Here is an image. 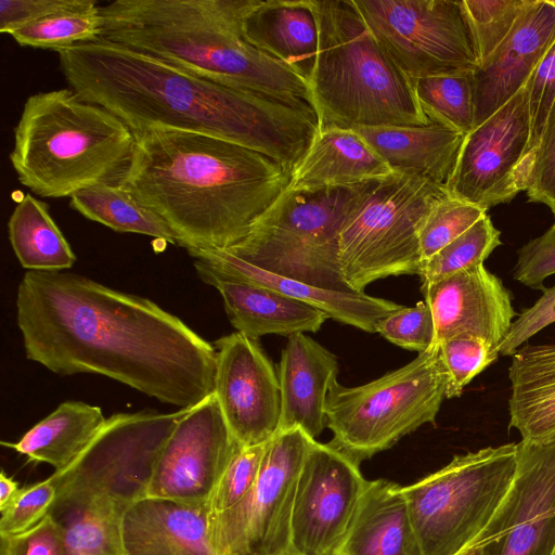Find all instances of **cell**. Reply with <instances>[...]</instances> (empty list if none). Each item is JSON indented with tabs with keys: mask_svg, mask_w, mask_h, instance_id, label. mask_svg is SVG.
I'll return each mask as SVG.
<instances>
[{
	"mask_svg": "<svg viewBox=\"0 0 555 555\" xmlns=\"http://www.w3.org/2000/svg\"><path fill=\"white\" fill-rule=\"evenodd\" d=\"M28 360L94 373L188 410L215 391L217 350L154 301L80 274L28 271L16 296Z\"/></svg>",
	"mask_w": 555,
	"mask_h": 555,
	"instance_id": "6da1fadb",
	"label": "cell"
},
{
	"mask_svg": "<svg viewBox=\"0 0 555 555\" xmlns=\"http://www.w3.org/2000/svg\"><path fill=\"white\" fill-rule=\"evenodd\" d=\"M69 88L133 133L166 128L258 151L293 173L320 129L315 112L195 76L100 38L56 51Z\"/></svg>",
	"mask_w": 555,
	"mask_h": 555,
	"instance_id": "7a4b0ae2",
	"label": "cell"
},
{
	"mask_svg": "<svg viewBox=\"0 0 555 555\" xmlns=\"http://www.w3.org/2000/svg\"><path fill=\"white\" fill-rule=\"evenodd\" d=\"M134 138L120 185L158 215L186 250L238 243L292 180L278 160L214 135L152 128Z\"/></svg>",
	"mask_w": 555,
	"mask_h": 555,
	"instance_id": "3957f363",
	"label": "cell"
},
{
	"mask_svg": "<svg viewBox=\"0 0 555 555\" xmlns=\"http://www.w3.org/2000/svg\"><path fill=\"white\" fill-rule=\"evenodd\" d=\"M253 1L116 0L100 8L101 38L195 76L317 113L309 82L244 38L242 20Z\"/></svg>",
	"mask_w": 555,
	"mask_h": 555,
	"instance_id": "277c9868",
	"label": "cell"
},
{
	"mask_svg": "<svg viewBox=\"0 0 555 555\" xmlns=\"http://www.w3.org/2000/svg\"><path fill=\"white\" fill-rule=\"evenodd\" d=\"M134 133L107 109L64 88L30 95L14 128L10 162L18 181L41 197L93 185H120Z\"/></svg>",
	"mask_w": 555,
	"mask_h": 555,
	"instance_id": "5b68a950",
	"label": "cell"
},
{
	"mask_svg": "<svg viewBox=\"0 0 555 555\" xmlns=\"http://www.w3.org/2000/svg\"><path fill=\"white\" fill-rule=\"evenodd\" d=\"M318 53L309 86L320 129L428 125L413 81L374 37L354 0H312Z\"/></svg>",
	"mask_w": 555,
	"mask_h": 555,
	"instance_id": "8992f818",
	"label": "cell"
},
{
	"mask_svg": "<svg viewBox=\"0 0 555 555\" xmlns=\"http://www.w3.org/2000/svg\"><path fill=\"white\" fill-rule=\"evenodd\" d=\"M379 181L312 190L288 188L243 240L223 250L281 276L324 289L353 292L339 263V233Z\"/></svg>",
	"mask_w": 555,
	"mask_h": 555,
	"instance_id": "52a82bcc",
	"label": "cell"
},
{
	"mask_svg": "<svg viewBox=\"0 0 555 555\" xmlns=\"http://www.w3.org/2000/svg\"><path fill=\"white\" fill-rule=\"evenodd\" d=\"M185 411L143 410L106 418L85 451L50 476L56 486L50 514L60 522L87 511L124 517L146 498L158 455Z\"/></svg>",
	"mask_w": 555,
	"mask_h": 555,
	"instance_id": "ba28073f",
	"label": "cell"
},
{
	"mask_svg": "<svg viewBox=\"0 0 555 555\" xmlns=\"http://www.w3.org/2000/svg\"><path fill=\"white\" fill-rule=\"evenodd\" d=\"M448 388L440 347L433 345L406 365L370 383L347 387L336 380L326 399L330 441L361 462L405 435L435 423Z\"/></svg>",
	"mask_w": 555,
	"mask_h": 555,
	"instance_id": "9c48e42d",
	"label": "cell"
},
{
	"mask_svg": "<svg viewBox=\"0 0 555 555\" xmlns=\"http://www.w3.org/2000/svg\"><path fill=\"white\" fill-rule=\"evenodd\" d=\"M518 463V443L456 455L402 487L423 555H457L490 521Z\"/></svg>",
	"mask_w": 555,
	"mask_h": 555,
	"instance_id": "30bf717a",
	"label": "cell"
},
{
	"mask_svg": "<svg viewBox=\"0 0 555 555\" xmlns=\"http://www.w3.org/2000/svg\"><path fill=\"white\" fill-rule=\"evenodd\" d=\"M444 186L425 179L391 175L380 180L339 233V263L356 293L376 280L420 274V230L442 197Z\"/></svg>",
	"mask_w": 555,
	"mask_h": 555,
	"instance_id": "8fae6325",
	"label": "cell"
},
{
	"mask_svg": "<svg viewBox=\"0 0 555 555\" xmlns=\"http://www.w3.org/2000/svg\"><path fill=\"white\" fill-rule=\"evenodd\" d=\"M397 66L416 79L472 73L479 57L463 0H354Z\"/></svg>",
	"mask_w": 555,
	"mask_h": 555,
	"instance_id": "7c38bea8",
	"label": "cell"
},
{
	"mask_svg": "<svg viewBox=\"0 0 555 555\" xmlns=\"http://www.w3.org/2000/svg\"><path fill=\"white\" fill-rule=\"evenodd\" d=\"M314 440L294 427L267 441L248 494L233 508L209 514L208 537L216 555H279L289 548L297 480Z\"/></svg>",
	"mask_w": 555,
	"mask_h": 555,
	"instance_id": "4fadbf2b",
	"label": "cell"
},
{
	"mask_svg": "<svg viewBox=\"0 0 555 555\" xmlns=\"http://www.w3.org/2000/svg\"><path fill=\"white\" fill-rule=\"evenodd\" d=\"M530 118L526 86L467 133L446 190L487 211L526 191Z\"/></svg>",
	"mask_w": 555,
	"mask_h": 555,
	"instance_id": "5bb4252c",
	"label": "cell"
},
{
	"mask_svg": "<svg viewBox=\"0 0 555 555\" xmlns=\"http://www.w3.org/2000/svg\"><path fill=\"white\" fill-rule=\"evenodd\" d=\"M359 464L330 442H312L297 480L289 550L335 554L367 485Z\"/></svg>",
	"mask_w": 555,
	"mask_h": 555,
	"instance_id": "9a60e30c",
	"label": "cell"
},
{
	"mask_svg": "<svg viewBox=\"0 0 555 555\" xmlns=\"http://www.w3.org/2000/svg\"><path fill=\"white\" fill-rule=\"evenodd\" d=\"M241 448L211 393L177 423L155 463L146 498L207 503Z\"/></svg>",
	"mask_w": 555,
	"mask_h": 555,
	"instance_id": "2e32d148",
	"label": "cell"
},
{
	"mask_svg": "<svg viewBox=\"0 0 555 555\" xmlns=\"http://www.w3.org/2000/svg\"><path fill=\"white\" fill-rule=\"evenodd\" d=\"M469 546H481L485 555H553L555 441L518 442L513 482L490 521Z\"/></svg>",
	"mask_w": 555,
	"mask_h": 555,
	"instance_id": "e0dca14e",
	"label": "cell"
},
{
	"mask_svg": "<svg viewBox=\"0 0 555 555\" xmlns=\"http://www.w3.org/2000/svg\"><path fill=\"white\" fill-rule=\"evenodd\" d=\"M215 396L242 447L266 443L278 431L281 393L278 373L258 339L235 332L215 341Z\"/></svg>",
	"mask_w": 555,
	"mask_h": 555,
	"instance_id": "ac0fdd59",
	"label": "cell"
},
{
	"mask_svg": "<svg viewBox=\"0 0 555 555\" xmlns=\"http://www.w3.org/2000/svg\"><path fill=\"white\" fill-rule=\"evenodd\" d=\"M422 291L438 345L457 336H475L498 349L516 317L511 293L483 264L423 285Z\"/></svg>",
	"mask_w": 555,
	"mask_h": 555,
	"instance_id": "d6986e66",
	"label": "cell"
},
{
	"mask_svg": "<svg viewBox=\"0 0 555 555\" xmlns=\"http://www.w3.org/2000/svg\"><path fill=\"white\" fill-rule=\"evenodd\" d=\"M555 42V8L534 0L503 42L473 72L474 128L521 90Z\"/></svg>",
	"mask_w": 555,
	"mask_h": 555,
	"instance_id": "ffe728a7",
	"label": "cell"
},
{
	"mask_svg": "<svg viewBox=\"0 0 555 555\" xmlns=\"http://www.w3.org/2000/svg\"><path fill=\"white\" fill-rule=\"evenodd\" d=\"M188 253L194 258V266H199L219 278L268 287L308 304L325 312L331 319L367 333H376L379 320L403 307L365 293L324 289L281 276L247 263L227 250L190 249Z\"/></svg>",
	"mask_w": 555,
	"mask_h": 555,
	"instance_id": "44dd1931",
	"label": "cell"
},
{
	"mask_svg": "<svg viewBox=\"0 0 555 555\" xmlns=\"http://www.w3.org/2000/svg\"><path fill=\"white\" fill-rule=\"evenodd\" d=\"M337 373L335 354L305 333L289 336L278 370L281 393L278 431L300 427L315 439L326 426V399Z\"/></svg>",
	"mask_w": 555,
	"mask_h": 555,
	"instance_id": "7402d4cb",
	"label": "cell"
},
{
	"mask_svg": "<svg viewBox=\"0 0 555 555\" xmlns=\"http://www.w3.org/2000/svg\"><path fill=\"white\" fill-rule=\"evenodd\" d=\"M207 503L145 498L121 521L125 555H216L208 537Z\"/></svg>",
	"mask_w": 555,
	"mask_h": 555,
	"instance_id": "603a6c76",
	"label": "cell"
},
{
	"mask_svg": "<svg viewBox=\"0 0 555 555\" xmlns=\"http://www.w3.org/2000/svg\"><path fill=\"white\" fill-rule=\"evenodd\" d=\"M194 268L203 282L219 291L231 324L247 337L315 333L328 319L325 312L268 287L222 279L199 266Z\"/></svg>",
	"mask_w": 555,
	"mask_h": 555,
	"instance_id": "cb8c5ba5",
	"label": "cell"
},
{
	"mask_svg": "<svg viewBox=\"0 0 555 555\" xmlns=\"http://www.w3.org/2000/svg\"><path fill=\"white\" fill-rule=\"evenodd\" d=\"M242 30L250 44L309 82L319 39L312 0H254Z\"/></svg>",
	"mask_w": 555,
	"mask_h": 555,
	"instance_id": "d4e9b609",
	"label": "cell"
},
{
	"mask_svg": "<svg viewBox=\"0 0 555 555\" xmlns=\"http://www.w3.org/2000/svg\"><path fill=\"white\" fill-rule=\"evenodd\" d=\"M334 555H423L401 486L385 479L367 481Z\"/></svg>",
	"mask_w": 555,
	"mask_h": 555,
	"instance_id": "484cf974",
	"label": "cell"
},
{
	"mask_svg": "<svg viewBox=\"0 0 555 555\" xmlns=\"http://www.w3.org/2000/svg\"><path fill=\"white\" fill-rule=\"evenodd\" d=\"M393 173L413 176L446 188L465 134L429 122L416 127L354 128Z\"/></svg>",
	"mask_w": 555,
	"mask_h": 555,
	"instance_id": "4316f807",
	"label": "cell"
},
{
	"mask_svg": "<svg viewBox=\"0 0 555 555\" xmlns=\"http://www.w3.org/2000/svg\"><path fill=\"white\" fill-rule=\"evenodd\" d=\"M393 175L385 160L353 129H319L292 173L289 189L347 186Z\"/></svg>",
	"mask_w": 555,
	"mask_h": 555,
	"instance_id": "83f0119b",
	"label": "cell"
},
{
	"mask_svg": "<svg viewBox=\"0 0 555 555\" xmlns=\"http://www.w3.org/2000/svg\"><path fill=\"white\" fill-rule=\"evenodd\" d=\"M509 427L521 441H555V344L525 345L512 354L508 370Z\"/></svg>",
	"mask_w": 555,
	"mask_h": 555,
	"instance_id": "f1b7e54d",
	"label": "cell"
},
{
	"mask_svg": "<svg viewBox=\"0 0 555 555\" xmlns=\"http://www.w3.org/2000/svg\"><path fill=\"white\" fill-rule=\"evenodd\" d=\"M105 422L100 406L65 401L18 441H1V444L25 455L27 463H46L60 472L85 451Z\"/></svg>",
	"mask_w": 555,
	"mask_h": 555,
	"instance_id": "f546056e",
	"label": "cell"
},
{
	"mask_svg": "<svg viewBox=\"0 0 555 555\" xmlns=\"http://www.w3.org/2000/svg\"><path fill=\"white\" fill-rule=\"evenodd\" d=\"M8 231L16 258L29 271L65 270L76 261V255L51 217L49 206L29 193L15 206Z\"/></svg>",
	"mask_w": 555,
	"mask_h": 555,
	"instance_id": "4dcf8cb0",
	"label": "cell"
},
{
	"mask_svg": "<svg viewBox=\"0 0 555 555\" xmlns=\"http://www.w3.org/2000/svg\"><path fill=\"white\" fill-rule=\"evenodd\" d=\"M69 206L116 232L149 235L178 245L167 223L121 185L86 188L70 196Z\"/></svg>",
	"mask_w": 555,
	"mask_h": 555,
	"instance_id": "1f68e13d",
	"label": "cell"
},
{
	"mask_svg": "<svg viewBox=\"0 0 555 555\" xmlns=\"http://www.w3.org/2000/svg\"><path fill=\"white\" fill-rule=\"evenodd\" d=\"M95 0H80L73 8L25 24L10 36L22 47L59 51L96 41L102 36V17Z\"/></svg>",
	"mask_w": 555,
	"mask_h": 555,
	"instance_id": "d6a6232c",
	"label": "cell"
},
{
	"mask_svg": "<svg viewBox=\"0 0 555 555\" xmlns=\"http://www.w3.org/2000/svg\"><path fill=\"white\" fill-rule=\"evenodd\" d=\"M413 85L416 99L429 121L465 135L474 129L473 72L424 77Z\"/></svg>",
	"mask_w": 555,
	"mask_h": 555,
	"instance_id": "836d02e7",
	"label": "cell"
},
{
	"mask_svg": "<svg viewBox=\"0 0 555 555\" xmlns=\"http://www.w3.org/2000/svg\"><path fill=\"white\" fill-rule=\"evenodd\" d=\"M500 231L485 214L473 227L453 240L422 264V286L450 276L462 270L483 264L501 245Z\"/></svg>",
	"mask_w": 555,
	"mask_h": 555,
	"instance_id": "e575fe53",
	"label": "cell"
},
{
	"mask_svg": "<svg viewBox=\"0 0 555 555\" xmlns=\"http://www.w3.org/2000/svg\"><path fill=\"white\" fill-rule=\"evenodd\" d=\"M533 2L534 0H463L479 65L503 42Z\"/></svg>",
	"mask_w": 555,
	"mask_h": 555,
	"instance_id": "d590c367",
	"label": "cell"
},
{
	"mask_svg": "<svg viewBox=\"0 0 555 555\" xmlns=\"http://www.w3.org/2000/svg\"><path fill=\"white\" fill-rule=\"evenodd\" d=\"M487 211L450 194L439 199L420 230L422 264L473 227ZM422 268V266H421Z\"/></svg>",
	"mask_w": 555,
	"mask_h": 555,
	"instance_id": "8d00e7d4",
	"label": "cell"
},
{
	"mask_svg": "<svg viewBox=\"0 0 555 555\" xmlns=\"http://www.w3.org/2000/svg\"><path fill=\"white\" fill-rule=\"evenodd\" d=\"M122 517L88 511L63 522L72 555H125L121 537Z\"/></svg>",
	"mask_w": 555,
	"mask_h": 555,
	"instance_id": "74e56055",
	"label": "cell"
},
{
	"mask_svg": "<svg viewBox=\"0 0 555 555\" xmlns=\"http://www.w3.org/2000/svg\"><path fill=\"white\" fill-rule=\"evenodd\" d=\"M448 373L446 398L460 397L474 377L493 363L500 354L485 339L475 336H457L439 345Z\"/></svg>",
	"mask_w": 555,
	"mask_h": 555,
	"instance_id": "f35d334b",
	"label": "cell"
},
{
	"mask_svg": "<svg viewBox=\"0 0 555 555\" xmlns=\"http://www.w3.org/2000/svg\"><path fill=\"white\" fill-rule=\"evenodd\" d=\"M266 443L242 447L235 453L207 502L209 514L227 512L248 494L257 480Z\"/></svg>",
	"mask_w": 555,
	"mask_h": 555,
	"instance_id": "ab89813d",
	"label": "cell"
},
{
	"mask_svg": "<svg viewBox=\"0 0 555 555\" xmlns=\"http://www.w3.org/2000/svg\"><path fill=\"white\" fill-rule=\"evenodd\" d=\"M526 88L530 118V139L525 164L528 183L534 155L555 102V42L531 74Z\"/></svg>",
	"mask_w": 555,
	"mask_h": 555,
	"instance_id": "60d3db41",
	"label": "cell"
},
{
	"mask_svg": "<svg viewBox=\"0 0 555 555\" xmlns=\"http://www.w3.org/2000/svg\"><path fill=\"white\" fill-rule=\"evenodd\" d=\"M376 333L388 341L418 353L427 350L435 340V325L426 301L413 307H402L392 314L379 320Z\"/></svg>",
	"mask_w": 555,
	"mask_h": 555,
	"instance_id": "b9f144b4",
	"label": "cell"
},
{
	"mask_svg": "<svg viewBox=\"0 0 555 555\" xmlns=\"http://www.w3.org/2000/svg\"><path fill=\"white\" fill-rule=\"evenodd\" d=\"M56 500V486L47 479L21 487L11 503L1 509L0 534L26 531L50 514Z\"/></svg>",
	"mask_w": 555,
	"mask_h": 555,
	"instance_id": "7bdbcfd3",
	"label": "cell"
},
{
	"mask_svg": "<svg viewBox=\"0 0 555 555\" xmlns=\"http://www.w3.org/2000/svg\"><path fill=\"white\" fill-rule=\"evenodd\" d=\"M0 555H72L65 527L51 514L30 529L0 534Z\"/></svg>",
	"mask_w": 555,
	"mask_h": 555,
	"instance_id": "ee69618b",
	"label": "cell"
},
{
	"mask_svg": "<svg viewBox=\"0 0 555 555\" xmlns=\"http://www.w3.org/2000/svg\"><path fill=\"white\" fill-rule=\"evenodd\" d=\"M525 192L530 202L547 206L555 216V102L534 155Z\"/></svg>",
	"mask_w": 555,
	"mask_h": 555,
	"instance_id": "f6af8a7d",
	"label": "cell"
},
{
	"mask_svg": "<svg viewBox=\"0 0 555 555\" xmlns=\"http://www.w3.org/2000/svg\"><path fill=\"white\" fill-rule=\"evenodd\" d=\"M513 274L528 287L545 289L544 280L555 274V224L518 250Z\"/></svg>",
	"mask_w": 555,
	"mask_h": 555,
	"instance_id": "bcb514c9",
	"label": "cell"
},
{
	"mask_svg": "<svg viewBox=\"0 0 555 555\" xmlns=\"http://www.w3.org/2000/svg\"><path fill=\"white\" fill-rule=\"evenodd\" d=\"M553 323H555V285L545 288L541 297L513 321L508 333L498 346L499 353L512 356L529 338Z\"/></svg>",
	"mask_w": 555,
	"mask_h": 555,
	"instance_id": "7dc6e473",
	"label": "cell"
},
{
	"mask_svg": "<svg viewBox=\"0 0 555 555\" xmlns=\"http://www.w3.org/2000/svg\"><path fill=\"white\" fill-rule=\"evenodd\" d=\"M80 0H1L0 31L13 30L50 14L73 8Z\"/></svg>",
	"mask_w": 555,
	"mask_h": 555,
	"instance_id": "c3c4849f",
	"label": "cell"
},
{
	"mask_svg": "<svg viewBox=\"0 0 555 555\" xmlns=\"http://www.w3.org/2000/svg\"><path fill=\"white\" fill-rule=\"evenodd\" d=\"M20 489L18 482L2 470L0 474V511L11 503Z\"/></svg>",
	"mask_w": 555,
	"mask_h": 555,
	"instance_id": "681fc988",
	"label": "cell"
},
{
	"mask_svg": "<svg viewBox=\"0 0 555 555\" xmlns=\"http://www.w3.org/2000/svg\"><path fill=\"white\" fill-rule=\"evenodd\" d=\"M457 555H485V552L481 546H469Z\"/></svg>",
	"mask_w": 555,
	"mask_h": 555,
	"instance_id": "f907efd6",
	"label": "cell"
},
{
	"mask_svg": "<svg viewBox=\"0 0 555 555\" xmlns=\"http://www.w3.org/2000/svg\"><path fill=\"white\" fill-rule=\"evenodd\" d=\"M279 555H302V554L296 553V552H294V551L288 548L287 551H285V552H283V553H281Z\"/></svg>",
	"mask_w": 555,
	"mask_h": 555,
	"instance_id": "816d5d0a",
	"label": "cell"
},
{
	"mask_svg": "<svg viewBox=\"0 0 555 555\" xmlns=\"http://www.w3.org/2000/svg\"><path fill=\"white\" fill-rule=\"evenodd\" d=\"M555 8V0H547Z\"/></svg>",
	"mask_w": 555,
	"mask_h": 555,
	"instance_id": "f5cc1de1",
	"label": "cell"
},
{
	"mask_svg": "<svg viewBox=\"0 0 555 555\" xmlns=\"http://www.w3.org/2000/svg\"><path fill=\"white\" fill-rule=\"evenodd\" d=\"M553 555H555V551H554Z\"/></svg>",
	"mask_w": 555,
	"mask_h": 555,
	"instance_id": "db71d44e",
	"label": "cell"
},
{
	"mask_svg": "<svg viewBox=\"0 0 555 555\" xmlns=\"http://www.w3.org/2000/svg\"><path fill=\"white\" fill-rule=\"evenodd\" d=\"M554 224H555V222H554Z\"/></svg>",
	"mask_w": 555,
	"mask_h": 555,
	"instance_id": "11a10c76",
	"label": "cell"
}]
</instances>
